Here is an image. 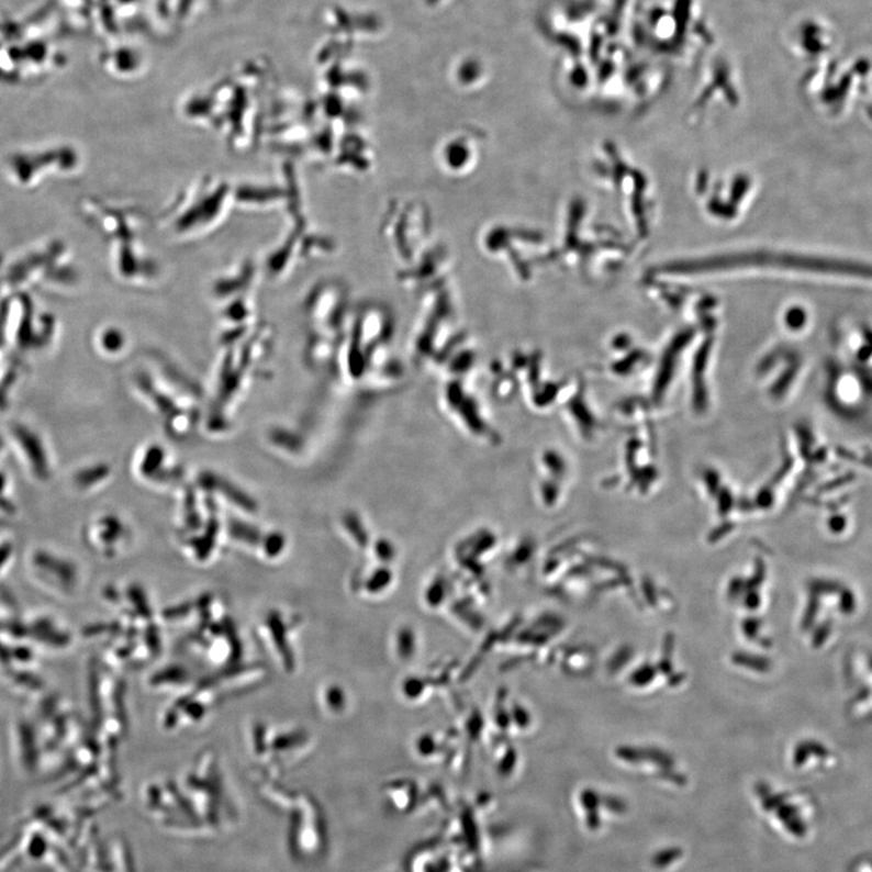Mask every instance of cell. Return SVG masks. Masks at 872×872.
<instances>
[{"label": "cell", "mask_w": 872, "mask_h": 872, "mask_svg": "<svg viewBox=\"0 0 872 872\" xmlns=\"http://www.w3.org/2000/svg\"><path fill=\"white\" fill-rule=\"evenodd\" d=\"M19 436H21L23 445H25L26 451L33 456V462L35 467L40 468V470L44 469L45 468L44 454L42 451V447L41 446L38 447L37 439H35L34 436L31 434L25 435L19 433Z\"/></svg>", "instance_id": "7a4b0ae2"}, {"label": "cell", "mask_w": 872, "mask_h": 872, "mask_svg": "<svg viewBox=\"0 0 872 872\" xmlns=\"http://www.w3.org/2000/svg\"><path fill=\"white\" fill-rule=\"evenodd\" d=\"M860 662L863 663V669L857 666L868 679L851 673V686L858 687L851 694V709L853 714L869 718L872 716V658L863 656L860 658Z\"/></svg>", "instance_id": "6da1fadb"}]
</instances>
